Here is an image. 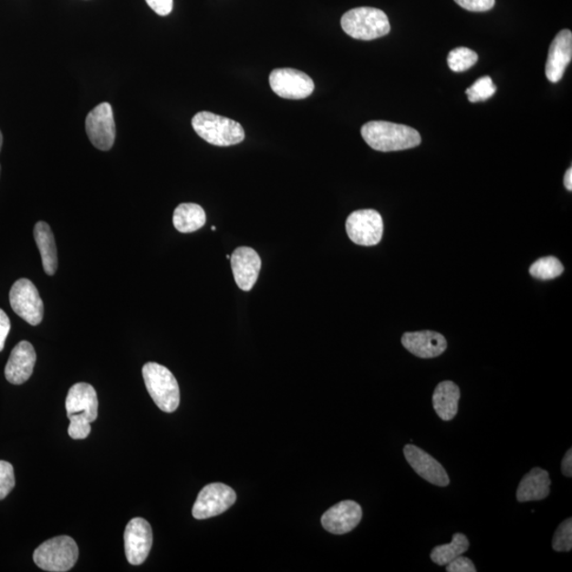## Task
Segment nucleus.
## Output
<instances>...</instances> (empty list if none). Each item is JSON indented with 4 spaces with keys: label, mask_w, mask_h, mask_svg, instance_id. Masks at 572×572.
<instances>
[{
    "label": "nucleus",
    "mask_w": 572,
    "mask_h": 572,
    "mask_svg": "<svg viewBox=\"0 0 572 572\" xmlns=\"http://www.w3.org/2000/svg\"><path fill=\"white\" fill-rule=\"evenodd\" d=\"M459 387L452 380L440 383L432 396V405L440 419L451 421L458 412Z\"/></svg>",
    "instance_id": "20"
},
{
    "label": "nucleus",
    "mask_w": 572,
    "mask_h": 572,
    "mask_svg": "<svg viewBox=\"0 0 572 572\" xmlns=\"http://www.w3.org/2000/svg\"><path fill=\"white\" fill-rule=\"evenodd\" d=\"M87 134L93 146L100 151H109L116 140V124L113 108L103 102L90 111L85 122Z\"/></svg>",
    "instance_id": "8"
},
{
    "label": "nucleus",
    "mask_w": 572,
    "mask_h": 572,
    "mask_svg": "<svg viewBox=\"0 0 572 572\" xmlns=\"http://www.w3.org/2000/svg\"><path fill=\"white\" fill-rule=\"evenodd\" d=\"M552 548L558 552H568L572 548V519L564 521L556 531Z\"/></svg>",
    "instance_id": "27"
},
{
    "label": "nucleus",
    "mask_w": 572,
    "mask_h": 572,
    "mask_svg": "<svg viewBox=\"0 0 572 572\" xmlns=\"http://www.w3.org/2000/svg\"><path fill=\"white\" fill-rule=\"evenodd\" d=\"M363 517V510L358 503L344 501L333 505L321 517L324 528L333 535H346L357 528Z\"/></svg>",
    "instance_id": "13"
},
{
    "label": "nucleus",
    "mask_w": 572,
    "mask_h": 572,
    "mask_svg": "<svg viewBox=\"0 0 572 572\" xmlns=\"http://www.w3.org/2000/svg\"><path fill=\"white\" fill-rule=\"evenodd\" d=\"M478 61V55L475 51L466 47H458L452 50L447 57L449 68L453 72H463L470 69Z\"/></svg>",
    "instance_id": "25"
},
{
    "label": "nucleus",
    "mask_w": 572,
    "mask_h": 572,
    "mask_svg": "<svg viewBox=\"0 0 572 572\" xmlns=\"http://www.w3.org/2000/svg\"><path fill=\"white\" fill-rule=\"evenodd\" d=\"M564 185H565V187H567V190H569V191L572 190V169L571 168H569L567 170V174H565Z\"/></svg>",
    "instance_id": "35"
},
{
    "label": "nucleus",
    "mask_w": 572,
    "mask_h": 572,
    "mask_svg": "<svg viewBox=\"0 0 572 572\" xmlns=\"http://www.w3.org/2000/svg\"><path fill=\"white\" fill-rule=\"evenodd\" d=\"M11 330V322L2 308H0V352L4 350L5 339L8 338V335Z\"/></svg>",
    "instance_id": "33"
},
{
    "label": "nucleus",
    "mask_w": 572,
    "mask_h": 572,
    "mask_svg": "<svg viewBox=\"0 0 572 572\" xmlns=\"http://www.w3.org/2000/svg\"><path fill=\"white\" fill-rule=\"evenodd\" d=\"M173 224L182 234H191L206 224V213L200 205L193 203H181L174 210Z\"/></svg>",
    "instance_id": "22"
},
{
    "label": "nucleus",
    "mask_w": 572,
    "mask_h": 572,
    "mask_svg": "<svg viewBox=\"0 0 572 572\" xmlns=\"http://www.w3.org/2000/svg\"><path fill=\"white\" fill-rule=\"evenodd\" d=\"M572 58V33L564 29L551 43L547 64H546V77L552 83L561 81L565 70Z\"/></svg>",
    "instance_id": "17"
},
{
    "label": "nucleus",
    "mask_w": 572,
    "mask_h": 572,
    "mask_svg": "<svg viewBox=\"0 0 572 572\" xmlns=\"http://www.w3.org/2000/svg\"><path fill=\"white\" fill-rule=\"evenodd\" d=\"M361 136L368 146L380 152H396L416 148L422 141L418 130L403 124L386 121H370L364 124L361 128Z\"/></svg>",
    "instance_id": "1"
},
{
    "label": "nucleus",
    "mask_w": 572,
    "mask_h": 572,
    "mask_svg": "<svg viewBox=\"0 0 572 572\" xmlns=\"http://www.w3.org/2000/svg\"><path fill=\"white\" fill-rule=\"evenodd\" d=\"M346 230L355 244L374 246L383 238L384 223L377 210H358L348 216Z\"/></svg>",
    "instance_id": "6"
},
{
    "label": "nucleus",
    "mask_w": 572,
    "mask_h": 572,
    "mask_svg": "<svg viewBox=\"0 0 572 572\" xmlns=\"http://www.w3.org/2000/svg\"><path fill=\"white\" fill-rule=\"evenodd\" d=\"M446 571L449 572H476L475 565L468 557L459 556L451 563L446 565Z\"/></svg>",
    "instance_id": "30"
},
{
    "label": "nucleus",
    "mask_w": 572,
    "mask_h": 572,
    "mask_svg": "<svg viewBox=\"0 0 572 572\" xmlns=\"http://www.w3.org/2000/svg\"><path fill=\"white\" fill-rule=\"evenodd\" d=\"M0 173H2V166H0Z\"/></svg>",
    "instance_id": "38"
},
{
    "label": "nucleus",
    "mask_w": 572,
    "mask_h": 572,
    "mask_svg": "<svg viewBox=\"0 0 572 572\" xmlns=\"http://www.w3.org/2000/svg\"><path fill=\"white\" fill-rule=\"evenodd\" d=\"M144 384L157 407L164 412H174L181 402L180 386L168 368L148 363L142 368Z\"/></svg>",
    "instance_id": "4"
},
{
    "label": "nucleus",
    "mask_w": 572,
    "mask_h": 572,
    "mask_svg": "<svg viewBox=\"0 0 572 572\" xmlns=\"http://www.w3.org/2000/svg\"><path fill=\"white\" fill-rule=\"evenodd\" d=\"M455 3L471 12L490 11L495 5V0H455Z\"/></svg>",
    "instance_id": "29"
},
{
    "label": "nucleus",
    "mask_w": 572,
    "mask_h": 572,
    "mask_svg": "<svg viewBox=\"0 0 572 572\" xmlns=\"http://www.w3.org/2000/svg\"><path fill=\"white\" fill-rule=\"evenodd\" d=\"M469 546L468 537L463 534H455L452 536V543L437 546L433 548L431 558L433 563L440 565V567H446L447 564L468 551Z\"/></svg>",
    "instance_id": "23"
},
{
    "label": "nucleus",
    "mask_w": 572,
    "mask_h": 572,
    "mask_svg": "<svg viewBox=\"0 0 572 572\" xmlns=\"http://www.w3.org/2000/svg\"><path fill=\"white\" fill-rule=\"evenodd\" d=\"M33 234H35L38 251L41 253L45 273L54 276L57 269V252L54 233L47 223L38 222Z\"/></svg>",
    "instance_id": "21"
},
{
    "label": "nucleus",
    "mask_w": 572,
    "mask_h": 572,
    "mask_svg": "<svg viewBox=\"0 0 572 572\" xmlns=\"http://www.w3.org/2000/svg\"><path fill=\"white\" fill-rule=\"evenodd\" d=\"M150 8L161 16H167L173 10V0H146Z\"/></svg>",
    "instance_id": "32"
},
{
    "label": "nucleus",
    "mask_w": 572,
    "mask_h": 572,
    "mask_svg": "<svg viewBox=\"0 0 572 572\" xmlns=\"http://www.w3.org/2000/svg\"><path fill=\"white\" fill-rule=\"evenodd\" d=\"M195 133L216 147H230L244 140L245 131L239 122L229 118L201 111L192 120Z\"/></svg>",
    "instance_id": "2"
},
{
    "label": "nucleus",
    "mask_w": 572,
    "mask_h": 572,
    "mask_svg": "<svg viewBox=\"0 0 572 572\" xmlns=\"http://www.w3.org/2000/svg\"><path fill=\"white\" fill-rule=\"evenodd\" d=\"M496 87L493 84L490 77H484L478 78V80L472 85V87L466 89L465 93L469 97L470 102L476 103L488 100L493 95L496 93Z\"/></svg>",
    "instance_id": "26"
},
{
    "label": "nucleus",
    "mask_w": 572,
    "mask_h": 572,
    "mask_svg": "<svg viewBox=\"0 0 572 572\" xmlns=\"http://www.w3.org/2000/svg\"><path fill=\"white\" fill-rule=\"evenodd\" d=\"M15 486V469L11 463L0 460V501L8 496Z\"/></svg>",
    "instance_id": "28"
},
{
    "label": "nucleus",
    "mask_w": 572,
    "mask_h": 572,
    "mask_svg": "<svg viewBox=\"0 0 572 572\" xmlns=\"http://www.w3.org/2000/svg\"><path fill=\"white\" fill-rule=\"evenodd\" d=\"M153 544V532L146 519H131L124 532V548L131 565H141L147 560Z\"/></svg>",
    "instance_id": "11"
},
{
    "label": "nucleus",
    "mask_w": 572,
    "mask_h": 572,
    "mask_svg": "<svg viewBox=\"0 0 572 572\" xmlns=\"http://www.w3.org/2000/svg\"><path fill=\"white\" fill-rule=\"evenodd\" d=\"M562 472L567 477L572 476V451L571 449L565 455L562 462Z\"/></svg>",
    "instance_id": "34"
},
{
    "label": "nucleus",
    "mask_w": 572,
    "mask_h": 572,
    "mask_svg": "<svg viewBox=\"0 0 572 572\" xmlns=\"http://www.w3.org/2000/svg\"><path fill=\"white\" fill-rule=\"evenodd\" d=\"M212 229H213V232H214V230H215V226H213V227H212Z\"/></svg>",
    "instance_id": "37"
},
{
    "label": "nucleus",
    "mask_w": 572,
    "mask_h": 572,
    "mask_svg": "<svg viewBox=\"0 0 572 572\" xmlns=\"http://www.w3.org/2000/svg\"><path fill=\"white\" fill-rule=\"evenodd\" d=\"M404 455L417 474L432 484L446 486L450 484V477L443 466L430 453L419 449L416 445H406Z\"/></svg>",
    "instance_id": "15"
},
{
    "label": "nucleus",
    "mask_w": 572,
    "mask_h": 572,
    "mask_svg": "<svg viewBox=\"0 0 572 572\" xmlns=\"http://www.w3.org/2000/svg\"><path fill=\"white\" fill-rule=\"evenodd\" d=\"M340 24L348 36L361 41L385 36L391 29L386 13L370 6H360L346 12Z\"/></svg>",
    "instance_id": "3"
},
{
    "label": "nucleus",
    "mask_w": 572,
    "mask_h": 572,
    "mask_svg": "<svg viewBox=\"0 0 572 572\" xmlns=\"http://www.w3.org/2000/svg\"><path fill=\"white\" fill-rule=\"evenodd\" d=\"M402 345L405 349L421 359L440 357L447 348L443 335L432 331L405 333Z\"/></svg>",
    "instance_id": "18"
},
{
    "label": "nucleus",
    "mask_w": 572,
    "mask_h": 572,
    "mask_svg": "<svg viewBox=\"0 0 572 572\" xmlns=\"http://www.w3.org/2000/svg\"><path fill=\"white\" fill-rule=\"evenodd\" d=\"M551 480L549 473L541 468H535L519 484L516 498L519 503L542 501L550 494Z\"/></svg>",
    "instance_id": "19"
},
{
    "label": "nucleus",
    "mask_w": 572,
    "mask_h": 572,
    "mask_svg": "<svg viewBox=\"0 0 572 572\" xmlns=\"http://www.w3.org/2000/svg\"><path fill=\"white\" fill-rule=\"evenodd\" d=\"M3 144H4V136H3L2 130H0V152H2Z\"/></svg>",
    "instance_id": "36"
},
{
    "label": "nucleus",
    "mask_w": 572,
    "mask_h": 572,
    "mask_svg": "<svg viewBox=\"0 0 572 572\" xmlns=\"http://www.w3.org/2000/svg\"><path fill=\"white\" fill-rule=\"evenodd\" d=\"M13 311L31 326L41 324L44 317V304L37 288L28 279H19L10 291Z\"/></svg>",
    "instance_id": "7"
},
{
    "label": "nucleus",
    "mask_w": 572,
    "mask_h": 572,
    "mask_svg": "<svg viewBox=\"0 0 572 572\" xmlns=\"http://www.w3.org/2000/svg\"><path fill=\"white\" fill-rule=\"evenodd\" d=\"M78 558V545L66 536L46 541L33 554V561L36 567L50 572L68 571L75 567Z\"/></svg>",
    "instance_id": "5"
},
{
    "label": "nucleus",
    "mask_w": 572,
    "mask_h": 572,
    "mask_svg": "<svg viewBox=\"0 0 572 572\" xmlns=\"http://www.w3.org/2000/svg\"><path fill=\"white\" fill-rule=\"evenodd\" d=\"M532 277L541 280H551L560 277L564 272V266L556 256H546L538 259L529 269Z\"/></svg>",
    "instance_id": "24"
},
{
    "label": "nucleus",
    "mask_w": 572,
    "mask_h": 572,
    "mask_svg": "<svg viewBox=\"0 0 572 572\" xmlns=\"http://www.w3.org/2000/svg\"><path fill=\"white\" fill-rule=\"evenodd\" d=\"M232 268L235 284L242 291H251L259 278L262 262L251 247H239L232 255Z\"/></svg>",
    "instance_id": "14"
},
{
    "label": "nucleus",
    "mask_w": 572,
    "mask_h": 572,
    "mask_svg": "<svg viewBox=\"0 0 572 572\" xmlns=\"http://www.w3.org/2000/svg\"><path fill=\"white\" fill-rule=\"evenodd\" d=\"M36 353L29 341H21L12 350L5 376L9 383L22 385L27 381L35 369Z\"/></svg>",
    "instance_id": "16"
},
{
    "label": "nucleus",
    "mask_w": 572,
    "mask_h": 572,
    "mask_svg": "<svg viewBox=\"0 0 572 572\" xmlns=\"http://www.w3.org/2000/svg\"><path fill=\"white\" fill-rule=\"evenodd\" d=\"M90 431V423L80 422V421H70L68 433L72 439H87L89 436Z\"/></svg>",
    "instance_id": "31"
},
{
    "label": "nucleus",
    "mask_w": 572,
    "mask_h": 572,
    "mask_svg": "<svg viewBox=\"0 0 572 572\" xmlns=\"http://www.w3.org/2000/svg\"><path fill=\"white\" fill-rule=\"evenodd\" d=\"M98 397L95 388L87 383H78L69 390L66 399V411L70 421L91 423L98 418Z\"/></svg>",
    "instance_id": "12"
},
{
    "label": "nucleus",
    "mask_w": 572,
    "mask_h": 572,
    "mask_svg": "<svg viewBox=\"0 0 572 572\" xmlns=\"http://www.w3.org/2000/svg\"><path fill=\"white\" fill-rule=\"evenodd\" d=\"M269 85L276 95L291 100H301L313 94L315 85L305 72L293 68H279L269 75Z\"/></svg>",
    "instance_id": "9"
},
{
    "label": "nucleus",
    "mask_w": 572,
    "mask_h": 572,
    "mask_svg": "<svg viewBox=\"0 0 572 572\" xmlns=\"http://www.w3.org/2000/svg\"><path fill=\"white\" fill-rule=\"evenodd\" d=\"M236 501L235 492L224 484H210L197 496L192 515L196 519H207L222 515Z\"/></svg>",
    "instance_id": "10"
}]
</instances>
